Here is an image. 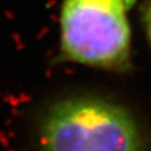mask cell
<instances>
[{"label":"cell","mask_w":151,"mask_h":151,"mask_svg":"<svg viewBox=\"0 0 151 151\" xmlns=\"http://www.w3.org/2000/svg\"><path fill=\"white\" fill-rule=\"evenodd\" d=\"M34 146L35 151H151V139L127 103L97 91H70L38 112Z\"/></svg>","instance_id":"cell-1"},{"label":"cell","mask_w":151,"mask_h":151,"mask_svg":"<svg viewBox=\"0 0 151 151\" xmlns=\"http://www.w3.org/2000/svg\"><path fill=\"white\" fill-rule=\"evenodd\" d=\"M132 0H62L57 60L108 73L134 70Z\"/></svg>","instance_id":"cell-2"},{"label":"cell","mask_w":151,"mask_h":151,"mask_svg":"<svg viewBox=\"0 0 151 151\" xmlns=\"http://www.w3.org/2000/svg\"><path fill=\"white\" fill-rule=\"evenodd\" d=\"M140 20L142 24L146 40L151 49V0H144L140 8Z\"/></svg>","instance_id":"cell-3"}]
</instances>
